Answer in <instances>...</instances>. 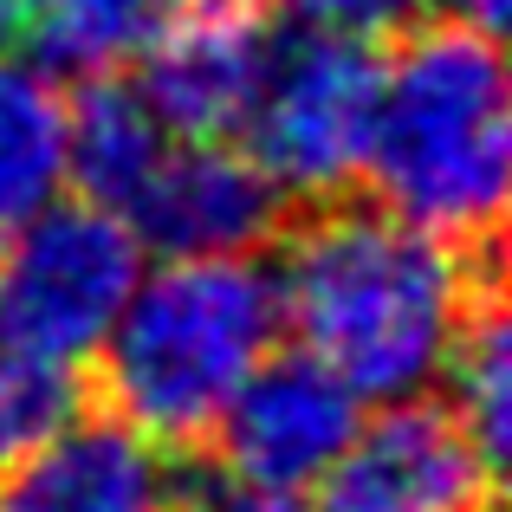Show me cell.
<instances>
[{
    "label": "cell",
    "mask_w": 512,
    "mask_h": 512,
    "mask_svg": "<svg viewBox=\"0 0 512 512\" xmlns=\"http://www.w3.org/2000/svg\"><path fill=\"white\" fill-rule=\"evenodd\" d=\"M279 318L357 402H409L448 370L467 312L500 286V253H467L383 201H312L286 227Z\"/></svg>",
    "instance_id": "cell-1"
},
{
    "label": "cell",
    "mask_w": 512,
    "mask_h": 512,
    "mask_svg": "<svg viewBox=\"0 0 512 512\" xmlns=\"http://www.w3.org/2000/svg\"><path fill=\"white\" fill-rule=\"evenodd\" d=\"M363 182L402 221L467 253H500L512 104L493 33L435 20L376 65Z\"/></svg>",
    "instance_id": "cell-2"
},
{
    "label": "cell",
    "mask_w": 512,
    "mask_h": 512,
    "mask_svg": "<svg viewBox=\"0 0 512 512\" xmlns=\"http://www.w3.org/2000/svg\"><path fill=\"white\" fill-rule=\"evenodd\" d=\"M279 286L253 253L163 260L130 286L98 344L104 409L156 448H201L234 389L273 357Z\"/></svg>",
    "instance_id": "cell-3"
},
{
    "label": "cell",
    "mask_w": 512,
    "mask_h": 512,
    "mask_svg": "<svg viewBox=\"0 0 512 512\" xmlns=\"http://www.w3.org/2000/svg\"><path fill=\"white\" fill-rule=\"evenodd\" d=\"M370 39L325 26H273L266 65L240 111V150L286 201H331L363 175V137L376 104Z\"/></svg>",
    "instance_id": "cell-4"
},
{
    "label": "cell",
    "mask_w": 512,
    "mask_h": 512,
    "mask_svg": "<svg viewBox=\"0 0 512 512\" xmlns=\"http://www.w3.org/2000/svg\"><path fill=\"white\" fill-rule=\"evenodd\" d=\"M137 279L143 240L124 214L85 195L52 201L0 240V344L78 370L111 338Z\"/></svg>",
    "instance_id": "cell-5"
},
{
    "label": "cell",
    "mask_w": 512,
    "mask_h": 512,
    "mask_svg": "<svg viewBox=\"0 0 512 512\" xmlns=\"http://www.w3.org/2000/svg\"><path fill=\"white\" fill-rule=\"evenodd\" d=\"M363 422V402L344 376H331L312 350H286L266 357L221 422L208 428L214 467L247 493H312L331 474V461L350 448Z\"/></svg>",
    "instance_id": "cell-6"
},
{
    "label": "cell",
    "mask_w": 512,
    "mask_h": 512,
    "mask_svg": "<svg viewBox=\"0 0 512 512\" xmlns=\"http://www.w3.org/2000/svg\"><path fill=\"white\" fill-rule=\"evenodd\" d=\"M318 512H500V474L441 402H389L357 422L350 448L318 480Z\"/></svg>",
    "instance_id": "cell-7"
},
{
    "label": "cell",
    "mask_w": 512,
    "mask_h": 512,
    "mask_svg": "<svg viewBox=\"0 0 512 512\" xmlns=\"http://www.w3.org/2000/svg\"><path fill=\"white\" fill-rule=\"evenodd\" d=\"M124 221L163 260H214L266 247L286 227V195L247 150H227V137H169L124 201Z\"/></svg>",
    "instance_id": "cell-8"
},
{
    "label": "cell",
    "mask_w": 512,
    "mask_h": 512,
    "mask_svg": "<svg viewBox=\"0 0 512 512\" xmlns=\"http://www.w3.org/2000/svg\"><path fill=\"white\" fill-rule=\"evenodd\" d=\"M273 46L266 0H169L137 52V91L175 137H234Z\"/></svg>",
    "instance_id": "cell-9"
},
{
    "label": "cell",
    "mask_w": 512,
    "mask_h": 512,
    "mask_svg": "<svg viewBox=\"0 0 512 512\" xmlns=\"http://www.w3.org/2000/svg\"><path fill=\"white\" fill-rule=\"evenodd\" d=\"M0 512H175V467L111 409H78L0 467Z\"/></svg>",
    "instance_id": "cell-10"
},
{
    "label": "cell",
    "mask_w": 512,
    "mask_h": 512,
    "mask_svg": "<svg viewBox=\"0 0 512 512\" xmlns=\"http://www.w3.org/2000/svg\"><path fill=\"white\" fill-rule=\"evenodd\" d=\"M169 137L175 130L130 78L98 72L78 85V98H65V182L85 201L124 214L150 163L169 150Z\"/></svg>",
    "instance_id": "cell-11"
},
{
    "label": "cell",
    "mask_w": 512,
    "mask_h": 512,
    "mask_svg": "<svg viewBox=\"0 0 512 512\" xmlns=\"http://www.w3.org/2000/svg\"><path fill=\"white\" fill-rule=\"evenodd\" d=\"M65 188V91L26 59H0V240Z\"/></svg>",
    "instance_id": "cell-12"
},
{
    "label": "cell",
    "mask_w": 512,
    "mask_h": 512,
    "mask_svg": "<svg viewBox=\"0 0 512 512\" xmlns=\"http://www.w3.org/2000/svg\"><path fill=\"white\" fill-rule=\"evenodd\" d=\"M7 7L13 46H26L46 72L98 78L150 46L169 0H7Z\"/></svg>",
    "instance_id": "cell-13"
},
{
    "label": "cell",
    "mask_w": 512,
    "mask_h": 512,
    "mask_svg": "<svg viewBox=\"0 0 512 512\" xmlns=\"http://www.w3.org/2000/svg\"><path fill=\"white\" fill-rule=\"evenodd\" d=\"M512 331L500 312V286H487L467 312L461 338L448 350V383H454V422L467 428V441L480 448V461L493 474H506V441H512Z\"/></svg>",
    "instance_id": "cell-14"
},
{
    "label": "cell",
    "mask_w": 512,
    "mask_h": 512,
    "mask_svg": "<svg viewBox=\"0 0 512 512\" xmlns=\"http://www.w3.org/2000/svg\"><path fill=\"white\" fill-rule=\"evenodd\" d=\"M78 409H85L78 370L0 344V467L13 454H26L33 441H46L59 422H72Z\"/></svg>",
    "instance_id": "cell-15"
},
{
    "label": "cell",
    "mask_w": 512,
    "mask_h": 512,
    "mask_svg": "<svg viewBox=\"0 0 512 512\" xmlns=\"http://www.w3.org/2000/svg\"><path fill=\"white\" fill-rule=\"evenodd\" d=\"M175 512H318L299 493H247L221 474L214 461L175 467Z\"/></svg>",
    "instance_id": "cell-16"
},
{
    "label": "cell",
    "mask_w": 512,
    "mask_h": 512,
    "mask_svg": "<svg viewBox=\"0 0 512 512\" xmlns=\"http://www.w3.org/2000/svg\"><path fill=\"white\" fill-rule=\"evenodd\" d=\"M415 0H286L292 20L305 26H325V33H350V39H376V33H396L409 20Z\"/></svg>",
    "instance_id": "cell-17"
},
{
    "label": "cell",
    "mask_w": 512,
    "mask_h": 512,
    "mask_svg": "<svg viewBox=\"0 0 512 512\" xmlns=\"http://www.w3.org/2000/svg\"><path fill=\"white\" fill-rule=\"evenodd\" d=\"M422 7H435L441 20H461V26H480V33H493V26L506 20V0H422Z\"/></svg>",
    "instance_id": "cell-18"
},
{
    "label": "cell",
    "mask_w": 512,
    "mask_h": 512,
    "mask_svg": "<svg viewBox=\"0 0 512 512\" xmlns=\"http://www.w3.org/2000/svg\"><path fill=\"white\" fill-rule=\"evenodd\" d=\"M0 46H13V7L0 0Z\"/></svg>",
    "instance_id": "cell-19"
}]
</instances>
